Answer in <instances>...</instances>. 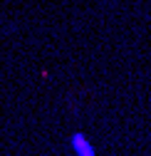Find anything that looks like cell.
Segmentation results:
<instances>
[{
  "label": "cell",
  "mask_w": 151,
  "mask_h": 156,
  "mask_svg": "<svg viewBox=\"0 0 151 156\" xmlns=\"http://www.w3.org/2000/svg\"><path fill=\"white\" fill-rule=\"evenodd\" d=\"M72 149H74L77 156H97L94 146L87 141V136H82V134H74V136H72Z\"/></svg>",
  "instance_id": "obj_1"
}]
</instances>
